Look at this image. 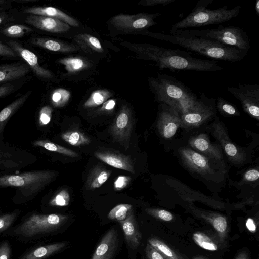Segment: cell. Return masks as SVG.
I'll use <instances>...</instances> for the list:
<instances>
[{
	"instance_id": "obj_1",
	"label": "cell",
	"mask_w": 259,
	"mask_h": 259,
	"mask_svg": "<svg viewBox=\"0 0 259 259\" xmlns=\"http://www.w3.org/2000/svg\"><path fill=\"white\" fill-rule=\"evenodd\" d=\"M135 51L141 58L156 62L160 69L215 72L223 70L217 61L194 58L191 53L180 49L151 44L135 45Z\"/></svg>"
},
{
	"instance_id": "obj_2",
	"label": "cell",
	"mask_w": 259,
	"mask_h": 259,
	"mask_svg": "<svg viewBox=\"0 0 259 259\" xmlns=\"http://www.w3.org/2000/svg\"><path fill=\"white\" fill-rule=\"evenodd\" d=\"M149 36L178 45L217 60L236 62L241 61L248 51L224 45L207 38L177 34L149 32Z\"/></svg>"
},
{
	"instance_id": "obj_3",
	"label": "cell",
	"mask_w": 259,
	"mask_h": 259,
	"mask_svg": "<svg viewBox=\"0 0 259 259\" xmlns=\"http://www.w3.org/2000/svg\"><path fill=\"white\" fill-rule=\"evenodd\" d=\"M149 84L156 101L170 106L180 115L191 109L198 98L188 87L168 74L150 77Z\"/></svg>"
},
{
	"instance_id": "obj_4",
	"label": "cell",
	"mask_w": 259,
	"mask_h": 259,
	"mask_svg": "<svg viewBox=\"0 0 259 259\" xmlns=\"http://www.w3.org/2000/svg\"><path fill=\"white\" fill-rule=\"evenodd\" d=\"M213 0H200L192 11L184 19L175 23L170 30L184 29L213 24H219L230 20L240 13L241 6L237 5L231 9L226 6L211 10L208 6Z\"/></svg>"
},
{
	"instance_id": "obj_5",
	"label": "cell",
	"mask_w": 259,
	"mask_h": 259,
	"mask_svg": "<svg viewBox=\"0 0 259 259\" xmlns=\"http://www.w3.org/2000/svg\"><path fill=\"white\" fill-rule=\"evenodd\" d=\"M170 33L207 38L224 45L248 51L250 45L248 35L243 29L234 26H224L209 29L170 30Z\"/></svg>"
},
{
	"instance_id": "obj_6",
	"label": "cell",
	"mask_w": 259,
	"mask_h": 259,
	"mask_svg": "<svg viewBox=\"0 0 259 259\" xmlns=\"http://www.w3.org/2000/svg\"><path fill=\"white\" fill-rule=\"evenodd\" d=\"M56 176L51 170H37L16 175L0 176V187L19 188L26 196L36 193L50 183Z\"/></svg>"
},
{
	"instance_id": "obj_7",
	"label": "cell",
	"mask_w": 259,
	"mask_h": 259,
	"mask_svg": "<svg viewBox=\"0 0 259 259\" xmlns=\"http://www.w3.org/2000/svg\"><path fill=\"white\" fill-rule=\"evenodd\" d=\"M68 218V215L61 214H34L19 225L15 232L25 237L50 232L64 225Z\"/></svg>"
},
{
	"instance_id": "obj_8",
	"label": "cell",
	"mask_w": 259,
	"mask_h": 259,
	"mask_svg": "<svg viewBox=\"0 0 259 259\" xmlns=\"http://www.w3.org/2000/svg\"><path fill=\"white\" fill-rule=\"evenodd\" d=\"M215 113V99L200 93L193 107L180 115V127L185 129L195 128L210 119Z\"/></svg>"
},
{
	"instance_id": "obj_9",
	"label": "cell",
	"mask_w": 259,
	"mask_h": 259,
	"mask_svg": "<svg viewBox=\"0 0 259 259\" xmlns=\"http://www.w3.org/2000/svg\"><path fill=\"white\" fill-rule=\"evenodd\" d=\"M227 90L240 101L243 109L246 113L258 119L259 85L239 84L237 87H229Z\"/></svg>"
},
{
	"instance_id": "obj_10",
	"label": "cell",
	"mask_w": 259,
	"mask_h": 259,
	"mask_svg": "<svg viewBox=\"0 0 259 259\" xmlns=\"http://www.w3.org/2000/svg\"><path fill=\"white\" fill-rule=\"evenodd\" d=\"M160 15L159 13H141L132 15L121 14L112 18L111 23L115 27L121 30L145 29L156 25L157 22L155 19Z\"/></svg>"
},
{
	"instance_id": "obj_11",
	"label": "cell",
	"mask_w": 259,
	"mask_h": 259,
	"mask_svg": "<svg viewBox=\"0 0 259 259\" xmlns=\"http://www.w3.org/2000/svg\"><path fill=\"white\" fill-rule=\"evenodd\" d=\"M132 130V119L129 109L123 107L111 126L110 133L114 140L127 149L129 147Z\"/></svg>"
},
{
	"instance_id": "obj_12",
	"label": "cell",
	"mask_w": 259,
	"mask_h": 259,
	"mask_svg": "<svg viewBox=\"0 0 259 259\" xmlns=\"http://www.w3.org/2000/svg\"><path fill=\"white\" fill-rule=\"evenodd\" d=\"M181 124L180 115L170 106L160 104L157 120V128L161 137L169 139L173 137Z\"/></svg>"
},
{
	"instance_id": "obj_13",
	"label": "cell",
	"mask_w": 259,
	"mask_h": 259,
	"mask_svg": "<svg viewBox=\"0 0 259 259\" xmlns=\"http://www.w3.org/2000/svg\"><path fill=\"white\" fill-rule=\"evenodd\" d=\"M212 128L214 136L221 144L230 160L236 164L243 162L246 158L245 153L239 150L231 142L226 130L218 118L212 124Z\"/></svg>"
},
{
	"instance_id": "obj_14",
	"label": "cell",
	"mask_w": 259,
	"mask_h": 259,
	"mask_svg": "<svg viewBox=\"0 0 259 259\" xmlns=\"http://www.w3.org/2000/svg\"><path fill=\"white\" fill-rule=\"evenodd\" d=\"M179 153L183 163L191 171L202 175H210L213 170L207 157L190 148L182 147Z\"/></svg>"
},
{
	"instance_id": "obj_15",
	"label": "cell",
	"mask_w": 259,
	"mask_h": 259,
	"mask_svg": "<svg viewBox=\"0 0 259 259\" xmlns=\"http://www.w3.org/2000/svg\"><path fill=\"white\" fill-rule=\"evenodd\" d=\"M118 243L117 231L112 227L102 237L91 259H113L117 251Z\"/></svg>"
},
{
	"instance_id": "obj_16",
	"label": "cell",
	"mask_w": 259,
	"mask_h": 259,
	"mask_svg": "<svg viewBox=\"0 0 259 259\" xmlns=\"http://www.w3.org/2000/svg\"><path fill=\"white\" fill-rule=\"evenodd\" d=\"M25 22L37 29L52 33H63L70 28V25L59 19L45 16L30 14Z\"/></svg>"
},
{
	"instance_id": "obj_17",
	"label": "cell",
	"mask_w": 259,
	"mask_h": 259,
	"mask_svg": "<svg viewBox=\"0 0 259 259\" xmlns=\"http://www.w3.org/2000/svg\"><path fill=\"white\" fill-rule=\"evenodd\" d=\"M9 44L17 55L26 62L36 76L45 79H51L53 77L52 72L39 65L37 57L33 52L23 48L19 43L15 41L11 40Z\"/></svg>"
},
{
	"instance_id": "obj_18",
	"label": "cell",
	"mask_w": 259,
	"mask_h": 259,
	"mask_svg": "<svg viewBox=\"0 0 259 259\" xmlns=\"http://www.w3.org/2000/svg\"><path fill=\"white\" fill-rule=\"evenodd\" d=\"M95 156L103 162L114 168L133 174L135 172L132 160L129 156L109 151L96 152Z\"/></svg>"
},
{
	"instance_id": "obj_19",
	"label": "cell",
	"mask_w": 259,
	"mask_h": 259,
	"mask_svg": "<svg viewBox=\"0 0 259 259\" xmlns=\"http://www.w3.org/2000/svg\"><path fill=\"white\" fill-rule=\"evenodd\" d=\"M124 233L125 240L132 249H137L142 240V235L133 212L124 220L119 221Z\"/></svg>"
},
{
	"instance_id": "obj_20",
	"label": "cell",
	"mask_w": 259,
	"mask_h": 259,
	"mask_svg": "<svg viewBox=\"0 0 259 259\" xmlns=\"http://www.w3.org/2000/svg\"><path fill=\"white\" fill-rule=\"evenodd\" d=\"M189 144L192 148L205 154L211 159L222 161L223 155L219 148L212 144L207 135L200 134L192 137L189 140Z\"/></svg>"
},
{
	"instance_id": "obj_21",
	"label": "cell",
	"mask_w": 259,
	"mask_h": 259,
	"mask_svg": "<svg viewBox=\"0 0 259 259\" xmlns=\"http://www.w3.org/2000/svg\"><path fill=\"white\" fill-rule=\"evenodd\" d=\"M24 12L32 15L45 16L59 19L69 25L78 26L77 21L60 10L53 7H34L25 9Z\"/></svg>"
},
{
	"instance_id": "obj_22",
	"label": "cell",
	"mask_w": 259,
	"mask_h": 259,
	"mask_svg": "<svg viewBox=\"0 0 259 259\" xmlns=\"http://www.w3.org/2000/svg\"><path fill=\"white\" fill-rule=\"evenodd\" d=\"M30 71L28 66L20 63L3 64L0 66V83L22 77Z\"/></svg>"
},
{
	"instance_id": "obj_23",
	"label": "cell",
	"mask_w": 259,
	"mask_h": 259,
	"mask_svg": "<svg viewBox=\"0 0 259 259\" xmlns=\"http://www.w3.org/2000/svg\"><path fill=\"white\" fill-rule=\"evenodd\" d=\"M68 242L63 241L39 246L23 255L20 259H45L65 248Z\"/></svg>"
},
{
	"instance_id": "obj_24",
	"label": "cell",
	"mask_w": 259,
	"mask_h": 259,
	"mask_svg": "<svg viewBox=\"0 0 259 259\" xmlns=\"http://www.w3.org/2000/svg\"><path fill=\"white\" fill-rule=\"evenodd\" d=\"M31 42L36 46L54 52L68 53L78 49V47L76 45L46 38H34Z\"/></svg>"
},
{
	"instance_id": "obj_25",
	"label": "cell",
	"mask_w": 259,
	"mask_h": 259,
	"mask_svg": "<svg viewBox=\"0 0 259 259\" xmlns=\"http://www.w3.org/2000/svg\"><path fill=\"white\" fill-rule=\"evenodd\" d=\"M202 217L209 223L216 231L221 243L227 237L228 226L225 217L218 213H202Z\"/></svg>"
},
{
	"instance_id": "obj_26",
	"label": "cell",
	"mask_w": 259,
	"mask_h": 259,
	"mask_svg": "<svg viewBox=\"0 0 259 259\" xmlns=\"http://www.w3.org/2000/svg\"><path fill=\"white\" fill-rule=\"evenodd\" d=\"M74 39L79 47L87 53L93 54L103 51L99 40L94 36L87 33L79 34L74 36Z\"/></svg>"
},
{
	"instance_id": "obj_27",
	"label": "cell",
	"mask_w": 259,
	"mask_h": 259,
	"mask_svg": "<svg viewBox=\"0 0 259 259\" xmlns=\"http://www.w3.org/2000/svg\"><path fill=\"white\" fill-rule=\"evenodd\" d=\"M111 174V171L99 166L93 168L86 181L87 189L91 190L100 187L108 179Z\"/></svg>"
},
{
	"instance_id": "obj_28",
	"label": "cell",
	"mask_w": 259,
	"mask_h": 259,
	"mask_svg": "<svg viewBox=\"0 0 259 259\" xmlns=\"http://www.w3.org/2000/svg\"><path fill=\"white\" fill-rule=\"evenodd\" d=\"M32 91H28L7 106L0 112V133L13 115L23 105Z\"/></svg>"
},
{
	"instance_id": "obj_29",
	"label": "cell",
	"mask_w": 259,
	"mask_h": 259,
	"mask_svg": "<svg viewBox=\"0 0 259 259\" xmlns=\"http://www.w3.org/2000/svg\"><path fill=\"white\" fill-rule=\"evenodd\" d=\"M34 146L41 147L50 151L60 153L71 157H77L78 155L75 151L58 145L47 140H39L33 143Z\"/></svg>"
},
{
	"instance_id": "obj_30",
	"label": "cell",
	"mask_w": 259,
	"mask_h": 259,
	"mask_svg": "<svg viewBox=\"0 0 259 259\" xmlns=\"http://www.w3.org/2000/svg\"><path fill=\"white\" fill-rule=\"evenodd\" d=\"M148 243L160 252L165 259H184L164 242L157 238H149Z\"/></svg>"
},
{
	"instance_id": "obj_31",
	"label": "cell",
	"mask_w": 259,
	"mask_h": 259,
	"mask_svg": "<svg viewBox=\"0 0 259 259\" xmlns=\"http://www.w3.org/2000/svg\"><path fill=\"white\" fill-rule=\"evenodd\" d=\"M61 138L69 144L75 146L87 145L91 142L88 137L84 133L76 130L63 133Z\"/></svg>"
},
{
	"instance_id": "obj_32",
	"label": "cell",
	"mask_w": 259,
	"mask_h": 259,
	"mask_svg": "<svg viewBox=\"0 0 259 259\" xmlns=\"http://www.w3.org/2000/svg\"><path fill=\"white\" fill-rule=\"evenodd\" d=\"M111 96V93L107 90H96L91 94L83 106L85 108H93L103 104Z\"/></svg>"
},
{
	"instance_id": "obj_33",
	"label": "cell",
	"mask_w": 259,
	"mask_h": 259,
	"mask_svg": "<svg viewBox=\"0 0 259 259\" xmlns=\"http://www.w3.org/2000/svg\"><path fill=\"white\" fill-rule=\"evenodd\" d=\"M59 63L65 66V69L69 73L79 71L88 66L87 62L80 57H68L61 59Z\"/></svg>"
},
{
	"instance_id": "obj_34",
	"label": "cell",
	"mask_w": 259,
	"mask_h": 259,
	"mask_svg": "<svg viewBox=\"0 0 259 259\" xmlns=\"http://www.w3.org/2000/svg\"><path fill=\"white\" fill-rule=\"evenodd\" d=\"M192 238L198 246L205 250L214 251L218 249L216 242L203 232H196L193 233Z\"/></svg>"
},
{
	"instance_id": "obj_35",
	"label": "cell",
	"mask_w": 259,
	"mask_h": 259,
	"mask_svg": "<svg viewBox=\"0 0 259 259\" xmlns=\"http://www.w3.org/2000/svg\"><path fill=\"white\" fill-rule=\"evenodd\" d=\"M133 212V206L129 204H120L112 208L109 212L108 218L112 220L121 221L126 219Z\"/></svg>"
},
{
	"instance_id": "obj_36",
	"label": "cell",
	"mask_w": 259,
	"mask_h": 259,
	"mask_svg": "<svg viewBox=\"0 0 259 259\" xmlns=\"http://www.w3.org/2000/svg\"><path fill=\"white\" fill-rule=\"evenodd\" d=\"M70 96V93L68 90L63 88L57 89L51 94V103L55 107H63L69 101Z\"/></svg>"
},
{
	"instance_id": "obj_37",
	"label": "cell",
	"mask_w": 259,
	"mask_h": 259,
	"mask_svg": "<svg viewBox=\"0 0 259 259\" xmlns=\"http://www.w3.org/2000/svg\"><path fill=\"white\" fill-rule=\"evenodd\" d=\"M215 106L221 113L229 115L239 114V112L235 105L221 97L217 98Z\"/></svg>"
},
{
	"instance_id": "obj_38",
	"label": "cell",
	"mask_w": 259,
	"mask_h": 259,
	"mask_svg": "<svg viewBox=\"0 0 259 259\" xmlns=\"http://www.w3.org/2000/svg\"><path fill=\"white\" fill-rule=\"evenodd\" d=\"M32 31L28 27L23 25L16 24L9 26L2 30L3 33L10 37H20L25 33Z\"/></svg>"
},
{
	"instance_id": "obj_39",
	"label": "cell",
	"mask_w": 259,
	"mask_h": 259,
	"mask_svg": "<svg viewBox=\"0 0 259 259\" xmlns=\"http://www.w3.org/2000/svg\"><path fill=\"white\" fill-rule=\"evenodd\" d=\"M69 193L66 189L60 191L50 201L49 205L53 206H66L70 202Z\"/></svg>"
},
{
	"instance_id": "obj_40",
	"label": "cell",
	"mask_w": 259,
	"mask_h": 259,
	"mask_svg": "<svg viewBox=\"0 0 259 259\" xmlns=\"http://www.w3.org/2000/svg\"><path fill=\"white\" fill-rule=\"evenodd\" d=\"M145 211L149 215L161 221L170 222L174 219L173 214L170 212L166 210L148 208L146 209Z\"/></svg>"
},
{
	"instance_id": "obj_41",
	"label": "cell",
	"mask_w": 259,
	"mask_h": 259,
	"mask_svg": "<svg viewBox=\"0 0 259 259\" xmlns=\"http://www.w3.org/2000/svg\"><path fill=\"white\" fill-rule=\"evenodd\" d=\"M52 108L48 105L43 106L41 108L38 117L39 125L45 126L50 123L52 118Z\"/></svg>"
},
{
	"instance_id": "obj_42",
	"label": "cell",
	"mask_w": 259,
	"mask_h": 259,
	"mask_svg": "<svg viewBox=\"0 0 259 259\" xmlns=\"http://www.w3.org/2000/svg\"><path fill=\"white\" fill-rule=\"evenodd\" d=\"M17 217L16 212L5 214L0 216V232L8 228Z\"/></svg>"
},
{
	"instance_id": "obj_43",
	"label": "cell",
	"mask_w": 259,
	"mask_h": 259,
	"mask_svg": "<svg viewBox=\"0 0 259 259\" xmlns=\"http://www.w3.org/2000/svg\"><path fill=\"white\" fill-rule=\"evenodd\" d=\"M131 178L130 176H119L114 182V188L116 191L121 190L126 188L131 181Z\"/></svg>"
},
{
	"instance_id": "obj_44",
	"label": "cell",
	"mask_w": 259,
	"mask_h": 259,
	"mask_svg": "<svg viewBox=\"0 0 259 259\" xmlns=\"http://www.w3.org/2000/svg\"><path fill=\"white\" fill-rule=\"evenodd\" d=\"M145 252L146 259H165L160 252L149 243L147 244Z\"/></svg>"
},
{
	"instance_id": "obj_45",
	"label": "cell",
	"mask_w": 259,
	"mask_h": 259,
	"mask_svg": "<svg viewBox=\"0 0 259 259\" xmlns=\"http://www.w3.org/2000/svg\"><path fill=\"white\" fill-rule=\"evenodd\" d=\"M175 0H145L140 2V5L146 6H153L156 5L167 6Z\"/></svg>"
},
{
	"instance_id": "obj_46",
	"label": "cell",
	"mask_w": 259,
	"mask_h": 259,
	"mask_svg": "<svg viewBox=\"0 0 259 259\" xmlns=\"http://www.w3.org/2000/svg\"><path fill=\"white\" fill-rule=\"evenodd\" d=\"M0 56L16 58L18 55L10 47L0 41Z\"/></svg>"
},
{
	"instance_id": "obj_47",
	"label": "cell",
	"mask_w": 259,
	"mask_h": 259,
	"mask_svg": "<svg viewBox=\"0 0 259 259\" xmlns=\"http://www.w3.org/2000/svg\"><path fill=\"white\" fill-rule=\"evenodd\" d=\"M10 247L8 242H4L0 245V259H10Z\"/></svg>"
},
{
	"instance_id": "obj_48",
	"label": "cell",
	"mask_w": 259,
	"mask_h": 259,
	"mask_svg": "<svg viewBox=\"0 0 259 259\" xmlns=\"http://www.w3.org/2000/svg\"><path fill=\"white\" fill-rule=\"evenodd\" d=\"M245 179L248 181H254L259 178V172L255 169L247 171L244 175Z\"/></svg>"
},
{
	"instance_id": "obj_49",
	"label": "cell",
	"mask_w": 259,
	"mask_h": 259,
	"mask_svg": "<svg viewBox=\"0 0 259 259\" xmlns=\"http://www.w3.org/2000/svg\"><path fill=\"white\" fill-rule=\"evenodd\" d=\"M116 105V101L114 99H110L105 102L101 108L103 111H109L112 110Z\"/></svg>"
},
{
	"instance_id": "obj_50",
	"label": "cell",
	"mask_w": 259,
	"mask_h": 259,
	"mask_svg": "<svg viewBox=\"0 0 259 259\" xmlns=\"http://www.w3.org/2000/svg\"><path fill=\"white\" fill-rule=\"evenodd\" d=\"M13 90V86L11 84H5L0 87V98L4 97L10 93Z\"/></svg>"
},
{
	"instance_id": "obj_51",
	"label": "cell",
	"mask_w": 259,
	"mask_h": 259,
	"mask_svg": "<svg viewBox=\"0 0 259 259\" xmlns=\"http://www.w3.org/2000/svg\"><path fill=\"white\" fill-rule=\"evenodd\" d=\"M247 229L251 233H254L256 231V225L254 220L249 218L246 222Z\"/></svg>"
},
{
	"instance_id": "obj_52",
	"label": "cell",
	"mask_w": 259,
	"mask_h": 259,
	"mask_svg": "<svg viewBox=\"0 0 259 259\" xmlns=\"http://www.w3.org/2000/svg\"><path fill=\"white\" fill-rule=\"evenodd\" d=\"M236 259H248V254L246 252L242 251L238 255Z\"/></svg>"
},
{
	"instance_id": "obj_53",
	"label": "cell",
	"mask_w": 259,
	"mask_h": 259,
	"mask_svg": "<svg viewBox=\"0 0 259 259\" xmlns=\"http://www.w3.org/2000/svg\"><path fill=\"white\" fill-rule=\"evenodd\" d=\"M255 11L257 16H259V0H257L255 3Z\"/></svg>"
},
{
	"instance_id": "obj_54",
	"label": "cell",
	"mask_w": 259,
	"mask_h": 259,
	"mask_svg": "<svg viewBox=\"0 0 259 259\" xmlns=\"http://www.w3.org/2000/svg\"><path fill=\"white\" fill-rule=\"evenodd\" d=\"M194 259H205L202 257H196Z\"/></svg>"
},
{
	"instance_id": "obj_55",
	"label": "cell",
	"mask_w": 259,
	"mask_h": 259,
	"mask_svg": "<svg viewBox=\"0 0 259 259\" xmlns=\"http://www.w3.org/2000/svg\"><path fill=\"white\" fill-rule=\"evenodd\" d=\"M2 21H3V19L2 17H0V24L2 23Z\"/></svg>"
}]
</instances>
